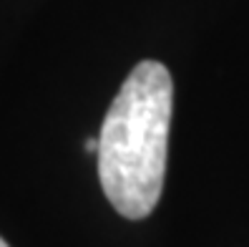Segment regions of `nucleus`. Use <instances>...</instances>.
<instances>
[{"mask_svg": "<svg viewBox=\"0 0 249 247\" xmlns=\"http://www.w3.org/2000/svg\"><path fill=\"white\" fill-rule=\"evenodd\" d=\"M98 147H101L98 136H96V139H89V141H86V152H91V154H98Z\"/></svg>", "mask_w": 249, "mask_h": 247, "instance_id": "obj_2", "label": "nucleus"}, {"mask_svg": "<svg viewBox=\"0 0 249 247\" xmlns=\"http://www.w3.org/2000/svg\"><path fill=\"white\" fill-rule=\"evenodd\" d=\"M0 247H10V245H8V242H5L3 237H0Z\"/></svg>", "mask_w": 249, "mask_h": 247, "instance_id": "obj_3", "label": "nucleus"}, {"mask_svg": "<svg viewBox=\"0 0 249 247\" xmlns=\"http://www.w3.org/2000/svg\"><path fill=\"white\" fill-rule=\"evenodd\" d=\"M174 81L164 63L141 61L128 74L98 134V179L111 207L143 220L159 205L166 171Z\"/></svg>", "mask_w": 249, "mask_h": 247, "instance_id": "obj_1", "label": "nucleus"}]
</instances>
